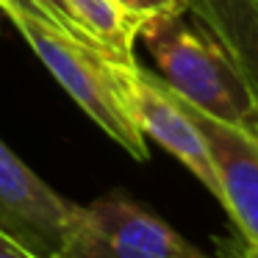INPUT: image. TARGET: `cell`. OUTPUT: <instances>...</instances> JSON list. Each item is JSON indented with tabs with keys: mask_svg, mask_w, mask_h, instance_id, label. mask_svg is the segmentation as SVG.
Wrapping results in <instances>:
<instances>
[{
	"mask_svg": "<svg viewBox=\"0 0 258 258\" xmlns=\"http://www.w3.org/2000/svg\"><path fill=\"white\" fill-rule=\"evenodd\" d=\"M139 39L158 67V78L183 103L228 125L258 122V106L230 56L186 14H156Z\"/></svg>",
	"mask_w": 258,
	"mask_h": 258,
	"instance_id": "cell-2",
	"label": "cell"
},
{
	"mask_svg": "<svg viewBox=\"0 0 258 258\" xmlns=\"http://www.w3.org/2000/svg\"><path fill=\"white\" fill-rule=\"evenodd\" d=\"M186 17L230 56L258 106V0H189Z\"/></svg>",
	"mask_w": 258,
	"mask_h": 258,
	"instance_id": "cell-8",
	"label": "cell"
},
{
	"mask_svg": "<svg viewBox=\"0 0 258 258\" xmlns=\"http://www.w3.org/2000/svg\"><path fill=\"white\" fill-rule=\"evenodd\" d=\"M241 258H252V255H250V252H247V250H244V255H241Z\"/></svg>",
	"mask_w": 258,
	"mask_h": 258,
	"instance_id": "cell-12",
	"label": "cell"
},
{
	"mask_svg": "<svg viewBox=\"0 0 258 258\" xmlns=\"http://www.w3.org/2000/svg\"><path fill=\"white\" fill-rule=\"evenodd\" d=\"M36 17L86 47L117 61H136V42L147 17L125 9L119 0H31Z\"/></svg>",
	"mask_w": 258,
	"mask_h": 258,
	"instance_id": "cell-7",
	"label": "cell"
},
{
	"mask_svg": "<svg viewBox=\"0 0 258 258\" xmlns=\"http://www.w3.org/2000/svg\"><path fill=\"white\" fill-rule=\"evenodd\" d=\"M9 20L81 111L131 158L147 161V136L136 125L125 89L128 67L136 61H117L95 47L81 45L34 14H17Z\"/></svg>",
	"mask_w": 258,
	"mask_h": 258,
	"instance_id": "cell-1",
	"label": "cell"
},
{
	"mask_svg": "<svg viewBox=\"0 0 258 258\" xmlns=\"http://www.w3.org/2000/svg\"><path fill=\"white\" fill-rule=\"evenodd\" d=\"M0 12L6 17H17V14H34L36 17V9L31 0H0Z\"/></svg>",
	"mask_w": 258,
	"mask_h": 258,
	"instance_id": "cell-11",
	"label": "cell"
},
{
	"mask_svg": "<svg viewBox=\"0 0 258 258\" xmlns=\"http://www.w3.org/2000/svg\"><path fill=\"white\" fill-rule=\"evenodd\" d=\"M125 9L142 14V17H156V14H186L189 0H119Z\"/></svg>",
	"mask_w": 258,
	"mask_h": 258,
	"instance_id": "cell-9",
	"label": "cell"
},
{
	"mask_svg": "<svg viewBox=\"0 0 258 258\" xmlns=\"http://www.w3.org/2000/svg\"><path fill=\"white\" fill-rule=\"evenodd\" d=\"M247 252H250V250H247ZM250 255H252V258H258V255H255V252H250Z\"/></svg>",
	"mask_w": 258,
	"mask_h": 258,
	"instance_id": "cell-13",
	"label": "cell"
},
{
	"mask_svg": "<svg viewBox=\"0 0 258 258\" xmlns=\"http://www.w3.org/2000/svg\"><path fill=\"white\" fill-rule=\"evenodd\" d=\"M78 208L0 139V230L50 258H61Z\"/></svg>",
	"mask_w": 258,
	"mask_h": 258,
	"instance_id": "cell-4",
	"label": "cell"
},
{
	"mask_svg": "<svg viewBox=\"0 0 258 258\" xmlns=\"http://www.w3.org/2000/svg\"><path fill=\"white\" fill-rule=\"evenodd\" d=\"M0 258H50V255H45V252L23 244V241L14 239L12 233H6V230H0Z\"/></svg>",
	"mask_w": 258,
	"mask_h": 258,
	"instance_id": "cell-10",
	"label": "cell"
},
{
	"mask_svg": "<svg viewBox=\"0 0 258 258\" xmlns=\"http://www.w3.org/2000/svg\"><path fill=\"white\" fill-rule=\"evenodd\" d=\"M125 89H128V103L139 131L156 145H161L169 156L178 158L219 203V180L214 172L206 136L200 134L189 108L178 100V95L158 75L147 73L139 61L128 67Z\"/></svg>",
	"mask_w": 258,
	"mask_h": 258,
	"instance_id": "cell-5",
	"label": "cell"
},
{
	"mask_svg": "<svg viewBox=\"0 0 258 258\" xmlns=\"http://www.w3.org/2000/svg\"><path fill=\"white\" fill-rule=\"evenodd\" d=\"M183 106L206 136L219 180V206L241 230L247 250L258 255V122L228 125L189 103Z\"/></svg>",
	"mask_w": 258,
	"mask_h": 258,
	"instance_id": "cell-6",
	"label": "cell"
},
{
	"mask_svg": "<svg viewBox=\"0 0 258 258\" xmlns=\"http://www.w3.org/2000/svg\"><path fill=\"white\" fill-rule=\"evenodd\" d=\"M61 258H211L161 217L111 191L78 208Z\"/></svg>",
	"mask_w": 258,
	"mask_h": 258,
	"instance_id": "cell-3",
	"label": "cell"
}]
</instances>
